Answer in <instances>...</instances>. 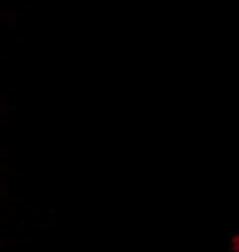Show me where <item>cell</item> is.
Listing matches in <instances>:
<instances>
[{
	"instance_id": "obj_1",
	"label": "cell",
	"mask_w": 239,
	"mask_h": 252,
	"mask_svg": "<svg viewBox=\"0 0 239 252\" xmlns=\"http://www.w3.org/2000/svg\"><path fill=\"white\" fill-rule=\"evenodd\" d=\"M232 250H234V252H239V235H234V237H232Z\"/></svg>"
}]
</instances>
